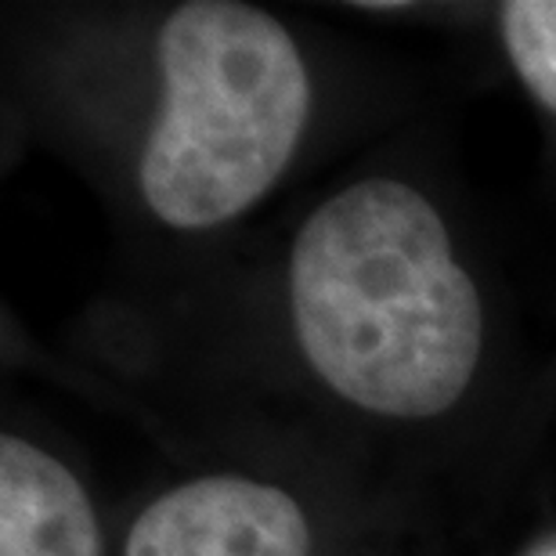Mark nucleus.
Masks as SVG:
<instances>
[{"instance_id": "nucleus-2", "label": "nucleus", "mask_w": 556, "mask_h": 556, "mask_svg": "<svg viewBox=\"0 0 556 556\" xmlns=\"http://www.w3.org/2000/svg\"><path fill=\"white\" fill-rule=\"evenodd\" d=\"M160 116L144 138L138 188L174 231L242 217L293 163L311 116V76L271 11L188 0L160 29Z\"/></svg>"}, {"instance_id": "nucleus-6", "label": "nucleus", "mask_w": 556, "mask_h": 556, "mask_svg": "<svg viewBox=\"0 0 556 556\" xmlns=\"http://www.w3.org/2000/svg\"><path fill=\"white\" fill-rule=\"evenodd\" d=\"M535 556H556V542H549V546H542Z\"/></svg>"}, {"instance_id": "nucleus-4", "label": "nucleus", "mask_w": 556, "mask_h": 556, "mask_svg": "<svg viewBox=\"0 0 556 556\" xmlns=\"http://www.w3.org/2000/svg\"><path fill=\"white\" fill-rule=\"evenodd\" d=\"M0 556H102L80 477L22 433L0 438Z\"/></svg>"}, {"instance_id": "nucleus-1", "label": "nucleus", "mask_w": 556, "mask_h": 556, "mask_svg": "<svg viewBox=\"0 0 556 556\" xmlns=\"http://www.w3.org/2000/svg\"><path fill=\"white\" fill-rule=\"evenodd\" d=\"M289 321L318 383L369 416L433 419L470 391L484 304L427 192L365 177L300 225Z\"/></svg>"}, {"instance_id": "nucleus-3", "label": "nucleus", "mask_w": 556, "mask_h": 556, "mask_svg": "<svg viewBox=\"0 0 556 556\" xmlns=\"http://www.w3.org/2000/svg\"><path fill=\"white\" fill-rule=\"evenodd\" d=\"M124 556H311V525L282 484L210 473L155 495L130 525Z\"/></svg>"}, {"instance_id": "nucleus-5", "label": "nucleus", "mask_w": 556, "mask_h": 556, "mask_svg": "<svg viewBox=\"0 0 556 556\" xmlns=\"http://www.w3.org/2000/svg\"><path fill=\"white\" fill-rule=\"evenodd\" d=\"M498 29L520 84L556 116V0H509L498 8Z\"/></svg>"}]
</instances>
